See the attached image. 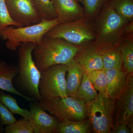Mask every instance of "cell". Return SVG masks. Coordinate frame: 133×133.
Returning a JSON list of instances; mask_svg holds the SVG:
<instances>
[{"instance_id": "1", "label": "cell", "mask_w": 133, "mask_h": 133, "mask_svg": "<svg viewBox=\"0 0 133 133\" xmlns=\"http://www.w3.org/2000/svg\"><path fill=\"white\" fill-rule=\"evenodd\" d=\"M82 46L72 44L61 38L44 36L36 45L33 54L38 70L42 71L56 64H66L73 59Z\"/></svg>"}, {"instance_id": "2", "label": "cell", "mask_w": 133, "mask_h": 133, "mask_svg": "<svg viewBox=\"0 0 133 133\" xmlns=\"http://www.w3.org/2000/svg\"><path fill=\"white\" fill-rule=\"evenodd\" d=\"M95 34L94 43L98 48L116 45L122 37L124 27L128 23L107 3L93 22Z\"/></svg>"}, {"instance_id": "3", "label": "cell", "mask_w": 133, "mask_h": 133, "mask_svg": "<svg viewBox=\"0 0 133 133\" xmlns=\"http://www.w3.org/2000/svg\"><path fill=\"white\" fill-rule=\"evenodd\" d=\"M58 24L57 18L51 20L43 19L39 23L30 26L15 28L11 26L5 27L0 31V36L6 41L7 49L16 50L23 43L41 44L45 34Z\"/></svg>"}, {"instance_id": "4", "label": "cell", "mask_w": 133, "mask_h": 133, "mask_svg": "<svg viewBox=\"0 0 133 133\" xmlns=\"http://www.w3.org/2000/svg\"><path fill=\"white\" fill-rule=\"evenodd\" d=\"M36 45L33 43H25L18 48L17 80L30 97L39 102L42 99L38 91L41 72L33 58V51Z\"/></svg>"}, {"instance_id": "5", "label": "cell", "mask_w": 133, "mask_h": 133, "mask_svg": "<svg viewBox=\"0 0 133 133\" xmlns=\"http://www.w3.org/2000/svg\"><path fill=\"white\" fill-rule=\"evenodd\" d=\"M44 36L62 38L70 43L79 46L94 42L95 38L94 22L86 17L72 22L59 23Z\"/></svg>"}, {"instance_id": "6", "label": "cell", "mask_w": 133, "mask_h": 133, "mask_svg": "<svg viewBox=\"0 0 133 133\" xmlns=\"http://www.w3.org/2000/svg\"><path fill=\"white\" fill-rule=\"evenodd\" d=\"M37 103L55 116L59 122L67 120L80 121L87 117L85 102L75 97L42 99Z\"/></svg>"}, {"instance_id": "7", "label": "cell", "mask_w": 133, "mask_h": 133, "mask_svg": "<svg viewBox=\"0 0 133 133\" xmlns=\"http://www.w3.org/2000/svg\"><path fill=\"white\" fill-rule=\"evenodd\" d=\"M115 101L106 94L99 93L95 99L86 104L94 133H110L114 125Z\"/></svg>"}, {"instance_id": "8", "label": "cell", "mask_w": 133, "mask_h": 133, "mask_svg": "<svg viewBox=\"0 0 133 133\" xmlns=\"http://www.w3.org/2000/svg\"><path fill=\"white\" fill-rule=\"evenodd\" d=\"M67 70L66 64H59L41 72L38 91L42 99L67 97L65 77Z\"/></svg>"}, {"instance_id": "9", "label": "cell", "mask_w": 133, "mask_h": 133, "mask_svg": "<svg viewBox=\"0 0 133 133\" xmlns=\"http://www.w3.org/2000/svg\"><path fill=\"white\" fill-rule=\"evenodd\" d=\"M12 19L21 26H30L43 18L34 0H5Z\"/></svg>"}, {"instance_id": "10", "label": "cell", "mask_w": 133, "mask_h": 133, "mask_svg": "<svg viewBox=\"0 0 133 133\" xmlns=\"http://www.w3.org/2000/svg\"><path fill=\"white\" fill-rule=\"evenodd\" d=\"M116 100V123L127 124L133 132V74H128L126 87Z\"/></svg>"}, {"instance_id": "11", "label": "cell", "mask_w": 133, "mask_h": 133, "mask_svg": "<svg viewBox=\"0 0 133 133\" xmlns=\"http://www.w3.org/2000/svg\"><path fill=\"white\" fill-rule=\"evenodd\" d=\"M59 23L72 22L86 17L77 0H51Z\"/></svg>"}, {"instance_id": "12", "label": "cell", "mask_w": 133, "mask_h": 133, "mask_svg": "<svg viewBox=\"0 0 133 133\" xmlns=\"http://www.w3.org/2000/svg\"><path fill=\"white\" fill-rule=\"evenodd\" d=\"M30 111L31 115L29 119L34 133L55 132L59 122L55 116L47 113L38 103L31 105Z\"/></svg>"}, {"instance_id": "13", "label": "cell", "mask_w": 133, "mask_h": 133, "mask_svg": "<svg viewBox=\"0 0 133 133\" xmlns=\"http://www.w3.org/2000/svg\"><path fill=\"white\" fill-rule=\"evenodd\" d=\"M73 59L78 62L85 71L103 69L102 58L99 49L94 42L82 46Z\"/></svg>"}, {"instance_id": "14", "label": "cell", "mask_w": 133, "mask_h": 133, "mask_svg": "<svg viewBox=\"0 0 133 133\" xmlns=\"http://www.w3.org/2000/svg\"><path fill=\"white\" fill-rule=\"evenodd\" d=\"M19 72L18 66L0 59V90L18 95L29 102L36 101L17 90L13 84L14 79Z\"/></svg>"}, {"instance_id": "15", "label": "cell", "mask_w": 133, "mask_h": 133, "mask_svg": "<svg viewBox=\"0 0 133 133\" xmlns=\"http://www.w3.org/2000/svg\"><path fill=\"white\" fill-rule=\"evenodd\" d=\"M105 71L106 75L107 95L115 101L126 87L128 74L123 69H111Z\"/></svg>"}, {"instance_id": "16", "label": "cell", "mask_w": 133, "mask_h": 133, "mask_svg": "<svg viewBox=\"0 0 133 133\" xmlns=\"http://www.w3.org/2000/svg\"><path fill=\"white\" fill-rule=\"evenodd\" d=\"M66 94L74 97L81 84L85 70L81 65L74 59L66 64Z\"/></svg>"}, {"instance_id": "17", "label": "cell", "mask_w": 133, "mask_h": 133, "mask_svg": "<svg viewBox=\"0 0 133 133\" xmlns=\"http://www.w3.org/2000/svg\"><path fill=\"white\" fill-rule=\"evenodd\" d=\"M98 48L102 56L103 70L123 69V62L118 44Z\"/></svg>"}, {"instance_id": "18", "label": "cell", "mask_w": 133, "mask_h": 133, "mask_svg": "<svg viewBox=\"0 0 133 133\" xmlns=\"http://www.w3.org/2000/svg\"><path fill=\"white\" fill-rule=\"evenodd\" d=\"M123 62V70L133 74V34L123 36L118 44Z\"/></svg>"}, {"instance_id": "19", "label": "cell", "mask_w": 133, "mask_h": 133, "mask_svg": "<svg viewBox=\"0 0 133 133\" xmlns=\"http://www.w3.org/2000/svg\"><path fill=\"white\" fill-rule=\"evenodd\" d=\"M92 130V127L89 120L80 121H65L59 122L55 133H89Z\"/></svg>"}, {"instance_id": "20", "label": "cell", "mask_w": 133, "mask_h": 133, "mask_svg": "<svg viewBox=\"0 0 133 133\" xmlns=\"http://www.w3.org/2000/svg\"><path fill=\"white\" fill-rule=\"evenodd\" d=\"M98 94L89 77L85 72L81 84L74 97L83 100L87 104L95 99Z\"/></svg>"}, {"instance_id": "21", "label": "cell", "mask_w": 133, "mask_h": 133, "mask_svg": "<svg viewBox=\"0 0 133 133\" xmlns=\"http://www.w3.org/2000/svg\"><path fill=\"white\" fill-rule=\"evenodd\" d=\"M108 3L128 22L133 21V0H109Z\"/></svg>"}, {"instance_id": "22", "label": "cell", "mask_w": 133, "mask_h": 133, "mask_svg": "<svg viewBox=\"0 0 133 133\" xmlns=\"http://www.w3.org/2000/svg\"><path fill=\"white\" fill-rule=\"evenodd\" d=\"M0 101L13 114L19 115L23 117L29 119L31 115L30 110L20 107L14 98L10 94H6L1 90H0Z\"/></svg>"}, {"instance_id": "23", "label": "cell", "mask_w": 133, "mask_h": 133, "mask_svg": "<svg viewBox=\"0 0 133 133\" xmlns=\"http://www.w3.org/2000/svg\"><path fill=\"white\" fill-rule=\"evenodd\" d=\"M93 85L99 93L107 95V79L104 70H97L92 71H85Z\"/></svg>"}, {"instance_id": "24", "label": "cell", "mask_w": 133, "mask_h": 133, "mask_svg": "<svg viewBox=\"0 0 133 133\" xmlns=\"http://www.w3.org/2000/svg\"><path fill=\"white\" fill-rule=\"evenodd\" d=\"M108 2V0H84L83 8L86 17L94 22L102 8Z\"/></svg>"}, {"instance_id": "25", "label": "cell", "mask_w": 133, "mask_h": 133, "mask_svg": "<svg viewBox=\"0 0 133 133\" xmlns=\"http://www.w3.org/2000/svg\"><path fill=\"white\" fill-rule=\"evenodd\" d=\"M5 133H34L29 119L23 117L4 129Z\"/></svg>"}, {"instance_id": "26", "label": "cell", "mask_w": 133, "mask_h": 133, "mask_svg": "<svg viewBox=\"0 0 133 133\" xmlns=\"http://www.w3.org/2000/svg\"><path fill=\"white\" fill-rule=\"evenodd\" d=\"M43 19L52 20L56 18L51 0H34Z\"/></svg>"}, {"instance_id": "27", "label": "cell", "mask_w": 133, "mask_h": 133, "mask_svg": "<svg viewBox=\"0 0 133 133\" xmlns=\"http://www.w3.org/2000/svg\"><path fill=\"white\" fill-rule=\"evenodd\" d=\"M10 26L22 27L11 18L5 0H0V31L5 27Z\"/></svg>"}, {"instance_id": "28", "label": "cell", "mask_w": 133, "mask_h": 133, "mask_svg": "<svg viewBox=\"0 0 133 133\" xmlns=\"http://www.w3.org/2000/svg\"><path fill=\"white\" fill-rule=\"evenodd\" d=\"M17 120L14 114L0 101V123L2 125H8L14 123Z\"/></svg>"}, {"instance_id": "29", "label": "cell", "mask_w": 133, "mask_h": 133, "mask_svg": "<svg viewBox=\"0 0 133 133\" xmlns=\"http://www.w3.org/2000/svg\"><path fill=\"white\" fill-rule=\"evenodd\" d=\"M128 126L125 123H115L114 124L110 133H133Z\"/></svg>"}, {"instance_id": "30", "label": "cell", "mask_w": 133, "mask_h": 133, "mask_svg": "<svg viewBox=\"0 0 133 133\" xmlns=\"http://www.w3.org/2000/svg\"><path fill=\"white\" fill-rule=\"evenodd\" d=\"M133 34V21L128 23L122 30V36H123Z\"/></svg>"}, {"instance_id": "31", "label": "cell", "mask_w": 133, "mask_h": 133, "mask_svg": "<svg viewBox=\"0 0 133 133\" xmlns=\"http://www.w3.org/2000/svg\"><path fill=\"white\" fill-rule=\"evenodd\" d=\"M2 125H0V133L2 132L3 131H4V128L2 127Z\"/></svg>"}, {"instance_id": "32", "label": "cell", "mask_w": 133, "mask_h": 133, "mask_svg": "<svg viewBox=\"0 0 133 133\" xmlns=\"http://www.w3.org/2000/svg\"><path fill=\"white\" fill-rule=\"evenodd\" d=\"M77 1H78L79 2L82 3V4H83V3H84V0H77Z\"/></svg>"}]
</instances>
